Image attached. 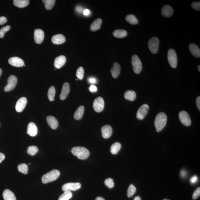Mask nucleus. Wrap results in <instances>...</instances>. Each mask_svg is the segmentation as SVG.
<instances>
[{"label": "nucleus", "mask_w": 200, "mask_h": 200, "mask_svg": "<svg viewBox=\"0 0 200 200\" xmlns=\"http://www.w3.org/2000/svg\"><path fill=\"white\" fill-rule=\"evenodd\" d=\"M167 120V117L164 112H160L157 115L155 119V124L157 132H160L165 128Z\"/></svg>", "instance_id": "obj_1"}, {"label": "nucleus", "mask_w": 200, "mask_h": 200, "mask_svg": "<svg viewBox=\"0 0 200 200\" xmlns=\"http://www.w3.org/2000/svg\"><path fill=\"white\" fill-rule=\"evenodd\" d=\"M72 154L76 156L81 160H84L88 158L90 155L89 151L83 147L76 146L73 148L71 150Z\"/></svg>", "instance_id": "obj_2"}, {"label": "nucleus", "mask_w": 200, "mask_h": 200, "mask_svg": "<svg viewBox=\"0 0 200 200\" xmlns=\"http://www.w3.org/2000/svg\"><path fill=\"white\" fill-rule=\"evenodd\" d=\"M60 175V172L59 170L54 169L42 176V182L43 184H47L52 182L57 179Z\"/></svg>", "instance_id": "obj_3"}, {"label": "nucleus", "mask_w": 200, "mask_h": 200, "mask_svg": "<svg viewBox=\"0 0 200 200\" xmlns=\"http://www.w3.org/2000/svg\"><path fill=\"white\" fill-rule=\"evenodd\" d=\"M132 64L135 73L137 74H140L142 70V63L137 55H134L132 56Z\"/></svg>", "instance_id": "obj_4"}, {"label": "nucleus", "mask_w": 200, "mask_h": 200, "mask_svg": "<svg viewBox=\"0 0 200 200\" xmlns=\"http://www.w3.org/2000/svg\"><path fill=\"white\" fill-rule=\"evenodd\" d=\"M168 59L170 66L173 68L177 67V53L173 49H170L168 52Z\"/></svg>", "instance_id": "obj_5"}, {"label": "nucleus", "mask_w": 200, "mask_h": 200, "mask_svg": "<svg viewBox=\"0 0 200 200\" xmlns=\"http://www.w3.org/2000/svg\"><path fill=\"white\" fill-rule=\"evenodd\" d=\"M159 45V40L157 37H153L150 39L148 43V47L150 51L153 54L158 52Z\"/></svg>", "instance_id": "obj_6"}, {"label": "nucleus", "mask_w": 200, "mask_h": 200, "mask_svg": "<svg viewBox=\"0 0 200 200\" xmlns=\"http://www.w3.org/2000/svg\"><path fill=\"white\" fill-rule=\"evenodd\" d=\"M8 84L4 87V91L6 92H10L14 90L16 85L18 79L14 75H11L8 79Z\"/></svg>", "instance_id": "obj_7"}, {"label": "nucleus", "mask_w": 200, "mask_h": 200, "mask_svg": "<svg viewBox=\"0 0 200 200\" xmlns=\"http://www.w3.org/2000/svg\"><path fill=\"white\" fill-rule=\"evenodd\" d=\"M104 101L101 97H98L95 99L93 102V108L94 110L97 112H100L104 110Z\"/></svg>", "instance_id": "obj_8"}, {"label": "nucleus", "mask_w": 200, "mask_h": 200, "mask_svg": "<svg viewBox=\"0 0 200 200\" xmlns=\"http://www.w3.org/2000/svg\"><path fill=\"white\" fill-rule=\"evenodd\" d=\"M180 121L184 125L187 126H189L191 124V120L189 114L186 111L180 112L179 115Z\"/></svg>", "instance_id": "obj_9"}, {"label": "nucleus", "mask_w": 200, "mask_h": 200, "mask_svg": "<svg viewBox=\"0 0 200 200\" xmlns=\"http://www.w3.org/2000/svg\"><path fill=\"white\" fill-rule=\"evenodd\" d=\"M81 185L79 183H67L65 184L62 187L63 191H76L80 189Z\"/></svg>", "instance_id": "obj_10"}, {"label": "nucleus", "mask_w": 200, "mask_h": 200, "mask_svg": "<svg viewBox=\"0 0 200 200\" xmlns=\"http://www.w3.org/2000/svg\"><path fill=\"white\" fill-rule=\"evenodd\" d=\"M149 107L147 104L142 105L136 113V118L139 120H142L147 114L149 111Z\"/></svg>", "instance_id": "obj_11"}, {"label": "nucleus", "mask_w": 200, "mask_h": 200, "mask_svg": "<svg viewBox=\"0 0 200 200\" xmlns=\"http://www.w3.org/2000/svg\"><path fill=\"white\" fill-rule=\"evenodd\" d=\"M27 100L25 97H22L17 101L15 106L16 111L18 112H22L26 107Z\"/></svg>", "instance_id": "obj_12"}, {"label": "nucleus", "mask_w": 200, "mask_h": 200, "mask_svg": "<svg viewBox=\"0 0 200 200\" xmlns=\"http://www.w3.org/2000/svg\"><path fill=\"white\" fill-rule=\"evenodd\" d=\"M34 38L36 43L38 44L41 43L44 38V33L43 30L40 29L35 30L34 33Z\"/></svg>", "instance_id": "obj_13"}, {"label": "nucleus", "mask_w": 200, "mask_h": 200, "mask_svg": "<svg viewBox=\"0 0 200 200\" xmlns=\"http://www.w3.org/2000/svg\"><path fill=\"white\" fill-rule=\"evenodd\" d=\"M8 62L9 64L14 67H22L24 65V62L23 60L21 58L17 57H14L9 58Z\"/></svg>", "instance_id": "obj_14"}, {"label": "nucleus", "mask_w": 200, "mask_h": 200, "mask_svg": "<svg viewBox=\"0 0 200 200\" xmlns=\"http://www.w3.org/2000/svg\"><path fill=\"white\" fill-rule=\"evenodd\" d=\"M173 13V9L170 5H165L161 10L162 15L166 18H169L172 16Z\"/></svg>", "instance_id": "obj_15"}, {"label": "nucleus", "mask_w": 200, "mask_h": 200, "mask_svg": "<svg viewBox=\"0 0 200 200\" xmlns=\"http://www.w3.org/2000/svg\"><path fill=\"white\" fill-rule=\"evenodd\" d=\"M102 135L104 139L109 138L112 135V129L111 126L106 125L102 127L101 129Z\"/></svg>", "instance_id": "obj_16"}, {"label": "nucleus", "mask_w": 200, "mask_h": 200, "mask_svg": "<svg viewBox=\"0 0 200 200\" xmlns=\"http://www.w3.org/2000/svg\"><path fill=\"white\" fill-rule=\"evenodd\" d=\"M70 92V85L69 83L65 82L63 84L62 87L61 92L60 95V100H64L67 98Z\"/></svg>", "instance_id": "obj_17"}, {"label": "nucleus", "mask_w": 200, "mask_h": 200, "mask_svg": "<svg viewBox=\"0 0 200 200\" xmlns=\"http://www.w3.org/2000/svg\"><path fill=\"white\" fill-rule=\"evenodd\" d=\"M38 133V128L36 125L33 122L29 123L27 125V133L31 136H35Z\"/></svg>", "instance_id": "obj_18"}, {"label": "nucleus", "mask_w": 200, "mask_h": 200, "mask_svg": "<svg viewBox=\"0 0 200 200\" xmlns=\"http://www.w3.org/2000/svg\"><path fill=\"white\" fill-rule=\"evenodd\" d=\"M66 62V58L63 55H60L56 58L54 65L56 68L60 69L63 67Z\"/></svg>", "instance_id": "obj_19"}, {"label": "nucleus", "mask_w": 200, "mask_h": 200, "mask_svg": "<svg viewBox=\"0 0 200 200\" xmlns=\"http://www.w3.org/2000/svg\"><path fill=\"white\" fill-rule=\"evenodd\" d=\"M121 71L120 65L118 62H115L113 63V67L111 69V72L114 78H116L119 76Z\"/></svg>", "instance_id": "obj_20"}, {"label": "nucleus", "mask_w": 200, "mask_h": 200, "mask_svg": "<svg viewBox=\"0 0 200 200\" xmlns=\"http://www.w3.org/2000/svg\"><path fill=\"white\" fill-rule=\"evenodd\" d=\"M189 50L192 55L196 58H200V49L195 44L192 43L189 45Z\"/></svg>", "instance_id": "obj_21"}, {"label": "nucleus", "mask_w": 200, "mask_h": 200, "mask_svg": "<svg viewBox=\"0 0 200 200\" xmlns=\"http://www.w3.org/2000/svg\"><path fill=\"white\" fill-rule=\"evenodd\" d=\"M65 38L62 34H57L54 35L52 38V42L56 45H60L64 43L65 41Z\"/></svg>", "instance_id": "obj_22"}, {"label": "nucleus", "mask_w": 200, "mask_h": 200, "mask_svg": "<svg viewBox=\"0 0 200 200\" xmlns=\"http://www.w3.org/2000/svg\"><path fill=\"white\" fill-rule=\"evenodd\" d=\"M46 121L49 126L53 129H56L58 126V122L54 116H49L46 118Z\"/></svg>", "instance_id": "obj_23"}, {"label": "nucleus", "mask_w": 200, "mask_h": 200, "mask_svg": "<svg viewBox=\"0 0 200 200\" xmlns=\"http://www.w3.org/2000/svg\"><path fill=\"white\" fill-rule=\"evenodd\" d=\"M3 197L5 200H16L14 193L8 189L4 191L3 193Z\"/></svg>", "instance_id": "obj_24"}, {"label": "nucleus", "mask_w": 200, "mask_h": 200, "mask_svg": "<svg viewBox=\"0 0 200 200\" xmlns=\"http://www.w3.org/2000/svg\"><path fill=\"white\" fill-rule=\"evenodd\" d=\"M102 23V20L101 19H97L91 25L90 30L93 32L99 30L100 28Z\"/></svg>", "instance_id": "obj_25"}, {"label": "nucleus", "mask_w": 200, "mask_h": 200, "mask_svg": "<svg viewBox=\"0 0 200 200\" xmlns=\"http://www.w3.org/2000/svg\"><path fill=\"white\" fill-rule=\"evenodd\" d=\"M84 111V107L83 106H80L79 107L74 113V119L77 120H80L82 118Z\"/></svg>", "instance_id": "obj_26"}, {"label": "nucleus", "mask_w": 200, "mask_h": 200, "mask_svg": "<svg viewBox=\"0 0 200 200\" xmlns=\"http://www.w3.org/2000/svg\"><path fill=\"white\" fill-rule=\"evenodd\" d=\"M124 97L127 100L131 101H134L136 98V93L135 91L131 90L127 91L124 93Z\"/></svg>", "instance_id": "obj_27"}, {"label": "nucleus", "mask_w": 200, "mask_h": 200, "mask_svg": "<svg viewBox=\"0 0 200 200\" xmlns=\"http://www.w3.org/2000/svg\"><path fill=\"white\" fill-rule=\"evenodd\" d=\"M113 36L118 38H124L126 36L128 33L126 30H115L113 33Z\"/></svg>", "instance_id": "obj_28"}, {"label": "nucleus", "mask_w": 200, "mask_h": 200, "mask_svg": "<svg viewBox=\"0 0 200 200\" xmlns=\"http://www.w3.org/2000/svg\"><path fill=\"white\" fill-rule=\"evenodd\" d=\"M29 2L30 1L28 0H14V4L18 8H23L27 6Z\"/></svg>", "instance_id": "obj_29"}, {"label": "nucleus", "mask_w": 200, "mask_h": 200, "mask_svg": "<svg viewBox=\"0 0 200 200\" xmlns=\"http://www.w3.org/2000/svg\"><path fill=\"white\" fill-rule=\"evenodd\" d=\"M126 20L131 25H135L138 23L139 21L136 17L133 14H129L126 17Z\"/></svg>", "instance_id": "obj_30"}, {"label": "nucleus", "mask_w": 200, "mask_h": 200, "mask_svg": "<svg viewBox=\"0 0 200 200\" xmlns=\"http://www.w3.org/2000/svg\"><path fill=\"white\" fill-rule=\"evenodd\" d=\"M121 148V145L120 143L115 142L112 145L111 148V153L112 154L116 155L117 154Z\"/></svg>", "instance_id": "obj_31"}, {"label": "nucleus", "mask_w": 200, "mask_h": 200, "mask_svg": "<svg viewBox=\"0 0 200 200\" xmlns=\"http://www.w3.org/2000/svg\"><path fill=\"white\" fill-rule=\"evenodd\" d=\"M55 0H43L42 2L45 3V7L46 10H51L54 7L55 3Z\"/></svg>", "instance_id": "obj_32"}, {"label": "nucleus", "mask_w": 200, "mask_h": 200, "mask_svg": "<svg viewBox=\"0 0 200 200\" xmlns=\"http://www.w3.org/2000/svg\"><path fill=\"white\" fill-rule=\"evenodd\" d=\"M55 93V87L54 86H52L49 88L48 92H47V96H48V99L50 101H54Z\"/></svg>", "instance_id": "obj_33"}, {"label": "nucleus", "mask_w": 200, "mask_h": 200, "mask_svg": "<svg viewBox=\"0 0 200 200\" xmlns=\"http://www.w3.org/2000/svg\"><path fill=\"white\" fill-rule=\"evenodd\" d=\"M72 197V193L71 191H66L59 197L58 200H69Z\"/></svg>", "instance_id": "obj_34"}, {"label": "nucleus", "mask_w": 200, "mask_h": 200, "mask_svg": "<svg viewBox=\"0 0 200 200\" xmlns=\"http://www.w3.org/2000/svg\"><path fill=\"white\" fill-rule=\"evenodd\" d=\"M38 147L35 146H31L28 147L27 152L28 154L30 155L34 156L38 152Z\"/></svg>", "instance_id": "obj_35"}, {"label": "nucleus", "mask_w": 200, "mask_h": 200, "mask_svg": "<svg viewBox=\"0 0 200 200\" xmlns=\"http://www.w3.org/2000/svg\"><path fill=\"white\" fill-rule=\"evenodd\" d=\"M18 170L21 173L24 174H27L28 170L27 165L25 164H20L18 166Z\"/></svg>", "instance_id": "obj_36"}, {"label": "nucleus", "mask_w": 200, "mask_h": 200, "mask_svg": "<svg viewBox=\"0 0 200 200\" xmlns=\"http://www.w3.org/2000/svg\"><path fill=\"white\" fill-rule=\"evenodd\" d=\"M136 188L133 185L131 184L128 188L127 192V196L128 198H131L133 195L136 192Z\"/></svg>", "instance_id": "obj_37"}, {"label": "nucleus", "mask_w": 200, "mask_h": 200, "mask_svg": "<svg viewBox=\"0 0 200 200\" xmlns=\"http://www.w3.org/2000/svg\"><path fill=\"white\" fill-rule=\"evenodd\" d=\"M84 70L82 67H79L77 70L76 75L77 77L80 80H82L84 76Z\"/></svg>", "instance_id": "obj_38"}, {"label": "nucleus", "mask_w": 200, "mask_h": 200, "mask_svg": "<svg viewBox=\"0 0 200 200\" xmlns=\"http://www.w3.org/2000/svg\"><path fill=\"white\" fill-rule=\"evenodd\" d=\"M105 185L109 188H112L114 186V183L113 180L111 178L107 179L104 181Z\"/></svg>", "instance_id": "obj_39"}, {"label": "nucleus", "mask_w": 200, "mask_h": 200, "mask_svg": "<svg viewBox=\"0 0 200 200\" xmlns=\"http://www.w3.org/2000/svg\"><path fill=\"white\" fill-rule=\"evenodd\" d=\"M10 29V26L9 25H7L2 28L0 30V38H3L4 36L5 33L8 31Z\"/></svg>", "instance_id": "obj_40"}, {"label": "nucleus", "mask_w": 200, "mask_h": 200, "mask_svg": "<svg viewBox=\"0 0 200 200\" xmlns=\"http://www.w3.org/2000/svg\"><path fill=\"white\" fill-rule=\"evenodd\" d=\"M200 195V188L198 187L193 193L192 196L193 199L195 200L199 197Z\"/></svg>", "instance_id": "obj_41"}, {"label": "nucleus", "mask_w": 200, "mask_h": 200, "mask_svg": "<svg viewBox=\"0 0 200 200\" xmlns=\"http://www.w3.org/2000/svg\"><path fill=\"white\" fill-rule=\"evenodd\" d=\"M191 6L193 9H195L197 11H199L200 10V2H193L192 3Z\"/></svg>", "instance_id": "obj_42"}, {"label": "nucleus", "mask_w": 200, "mask_h": 200, "mask_svg": "<svg viewBox=\"0 0 200 200\" xmlns=\"http://www.w3.org/2000/svg\"><path fill=\"white\" fill-rule=\"evenodd\" d=\"M198 178L197 176L194 175L193 176V177H191V178L190 179V183L192 184H195L196 183V182H197V181H198Z\"/></svg>", "instance_id": "obj_43"}, {"label": "nucleus", "mask_w": 200, "mask_h": 200, "mask_svg": "<svg viewBox=\"0 0 200 200\" xmlns=\"http://www.w3.org/2000/svg\"><path fill=\"white\" fill-rule=\"evenodd\" d=\"M7 22V18L4 16L0 17V25L6 23Z\"/></svg>", "instance_id": "obj_44"}, {"label": "nucleus", "mask_w": 200, "mask_h": 200, "mask_svg": "<svg viewBox=\"0 0 200 200\" xmlns=\"http://www.w3.org/2000/svg\"><path fill=\"white\" fill-rule=\"evenodd\" d=\"M187 174V173L186 171L184 170V169L181 170V172H180V175L182 178H185V177H186Z\"/></svg>", "instance_id": "obj_45"}, {"label": "nucleus", "mask_w": 200, "mask_h": 200, "mask_svg": "<svg viewBox=\"0 0 200 200\" xmlns=\"http://www.w3.org/2000/svg\"><path fill=\"white\" fill-rule=\"evenodd\" d=\"M89 90L91 92H96L97 91V88L96 86L93 85H92L89 87Z\"/></svg>", "instance_id": "obj_46"}, {"label": "nucleus", "mask_w": 200, "mask_h": 200, "mask_svg": "<svg viewBox=\"0 0 200 200\" xmlns=\"http://www.w3.org/2000/svg\"><path fill=\"white\" fill-rule=\"evenodd\" d=\"M196 104H197V108L200 111V97L199 96L197 98V100H196Z\"/></svg>", "instance_id": "obj_47"}, {"label": "nucleus", "mask_w": 200, "mask_h": 200, "mask_svg": "<svg viewBox=\"0 0 200 200\" xmlns=\"http://www.w3.org/2000/svg\"><path fill=\"white\" fill-rule=\"evenodd\" d=\"M83 14L87 16L89 15L90 14H91V11L88 9H85L83 10Z\"/></svg>", "instance_id": "obj_48"}, {"label": "nucleus", "mask_w": 200, "mask_h": 200, "mask_svg": "<svg viewBox=\"0 0 200 200\" xmlns=\"http://www.w3.org/2000/svg\"><path fill=\"white\" fill-rule=\"evenodd\" d=\"M5 157V155H4L3 153L0 152V163H1L2 162V161L4 159Z\"/></svg>", "instance_id": "obj_49"}, {"label": "nucleus", "mask_w": 200, "mask_h": 200, "mask_svg": "<svg viewBox=\"0 0 200 200\" xmlns=\"http://www.w3.org/2000/svg\"><path fill=\"white\" fill-rule=\"evenodd\" d=\"M76 11L78 13H81L82 12L83 9L82 7L78 6L76 8Z\"/></svg>", "instance_id": "obj_50"}, {"label": "nucleus", "mask_w": 200, "mask_h": 200, "mask_svg": "<svg viewBox=\"0 0 200 200\" xmlns=\"http://www.w3.org/2000/svg\"><path fill=\"white\" fill-rule=\"evenodd\" d=\"M89 82L91 83H92V84H94L96 82V79L94 78H91L89 80Z\"/></svg>", "instance_id": "obj_51"}, {"label": "nucleus", "mask_w": 200, "mask_h": 200, "mask_svg": "<svg viewBox=\"0 0 200 200\" xmlns=\"http://www.w3.org/2000/svg\"><path fill=\"white\" fill-rule=\"evenodd\" d=\"M104 200V198H102V197H97V198L96 199V200Z\"/></svg>", "instance_id": "obj_52"}, {"label": "nucleus", "mask_w": 200, "mask_h": 200, "mask_svg": "<svg viewBox=\"0 0 200 200\" xmlns=\"http://www.w3.org/2000/svg\"><path fill=\"white\" fill-rule=\"evenodd\" d=\"M133 200H141V199L140 198V197H139V196H137V197H136L135 198H134Z\"/></svg>", "instance_id": "obj_53"}, {"label": "nucleus", "mask_w": 200, "mask_h": 200, "mask_svg": "<svg viewBox=\"0 0 200 200\" xmlns=\"http://www.w3.org/2000/svg\"><path fill=\"white\" fill-rule=\"evenodd\" d=\"M2 74V70L0 68V77H1V75Z\"/></svg>", "instance_id": "obj_54"}, {"label": "nucleus", "mask_w": 200, "mask_h": 200, "mask_svg": "<svg viewBox=\"0 0 200 200\" xmlns=\"http://www.w3.org/2000/svg\"><path fill=\"white\" fill-rule=\"evenodd\" d=\"M198 69L199 71H200V65L198 66Z\"/></svg>", "instance_id": "obj_55"}, {"label": "nucleus", "mask_w": 200, "mask_h": 200, "mask_svg": "<svg viewBox=\"0 0 200 200\" xmlns=\"http://www.w3.org/2000/svg\"><path fill=\"white\" fill-rule=\"evenodd\" d=\"M163 200H170L167 199H164Z\"/></svg>", "instance_id": "obj_56"}]
</instances>
